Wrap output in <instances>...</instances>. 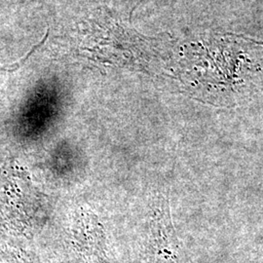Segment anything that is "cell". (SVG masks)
Wrapping results in <instances>:
<instances>
[{
	"instance_id": "6da1fadb",
	"label": "cell",
	"mask_w": 263,
	"mask_h": 263,
	"mask_svg": "<svg viewBox=\"0 0 263 263\" xmlns=\"http://www.w3.org/2000/svg\"><path fill=\"white\" fill-rule=\"evenodd\" d=\"M49 33H50V29L47 28V32L45 33V35L43 36L42 38V40L37 43V44H35L33 47L31 48L29 51L28 52V54L26 55V56L24 57V58H22L20 61H18L17 63H15V64H13V65H8V66H3V67H1V69L2 70H6V71H14V70H16V69H18L19 67L23 66L25 63H26V61L28 60L29 57L32 55V53L38 49V48H40V46H42L43 44H44V42L46 41L48 39V36H49Z\"/></svg>"
}]
</instances>
